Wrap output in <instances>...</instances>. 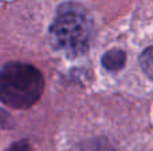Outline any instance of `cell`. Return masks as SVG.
Here are the masks:
<instances>
[{"label": "cell", "instance_id": "cell-5", "mask_svg": "<svg viewBox=\"0 0 153 151\" xmlns=\"http://www.w3.org/2000/svg\"><path fill=\"white\" fill-rule=\"evenodd\" d=\"M7 151H31V147L26 141H20L18 143H15L13 146H11Z\"/></svg>", "mask_w": 153, "mask_h": 151}, {"label": "cell", "instance_id": "cell-4", "mask_svg": "<svg viewBox=\"0 0 153 151\" xmlns=\"http://www.w3.org/2000/svg\"><path fill=\"white\" fill-rule=\"evenodd\" d=\"M140 66L144 74L153 80V47H148L140 56Z\"/></svg>", "mask_w": 153, "mask_h": 151}, {"label": "cell", "instance_id": "cell-2", "mask_svg": "<svg viewBox=\"0 0 153 151\" xmlns=\"http://www.w3.org/2000/svg\"><path fill=\"white\" fill-rule=\"evenodd\" d=\"M45 90V79L38 68L27 63H7L0 71V100L12 108L34 106Z\"/></svg>", "mask_w": 153, "mask_h": 151}, {"label": "cell", "instance_id": "cell-6", "mask_svg": "<svg viewBox=\"0 0 153 151\" xmlns=\"http://www.w3.org/2000/svg\"><path fill=\"white\" fill-rule=\"evenodd\" d=\"M1 115H3V114H0V119H1ZM0 123H1V120H0Z\"/></svg>", "mask_w": 153, "mask_h": 151}, {"label": "cell", "instance_id": "cell-3", "mask_svg": "<svg viewBox=\"0 0 153 151\" xmlns=\"http://www.w3.org/2000/svg\"><path fill=\"white\" fill-rule=\"evenodd\" d=\"M125 60H126V55L124 51L121 50H110L106 52L102 58V64L106 70L109 71H118L124 67Z\"/></svg>", "mask_w": 153, "mask_h": 151}, {"label": "cell", "instance_id": "cell-1", "mask_svg": "<svg viewBox=\"0 0 153 151\" xmlns=\"http://www.w3.org/2000/svg\"><path fill=\"white\" fill-rule=\"evenodd\" d=\"M93 21L82 7L73 3L58 10L50 27V39L56 50L67 56H79L89 50Z\"/></svg>", "mask_w": 153, "mask_h": 151}]
</instances>
